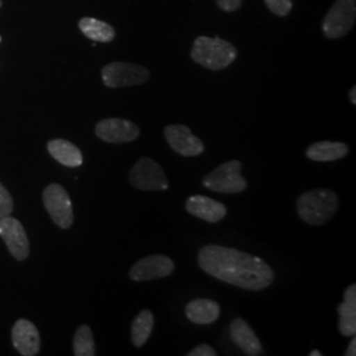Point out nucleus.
Returning <instances> with one entry per match:
<instances>
[{
    "label": "nucleus",
    "mask_w": 356,
    "mask_h": 356,
    "mask_svg": "<svg viewBox=\"0 0 356 356\" xmlns=\"http://www.w3.org/2000/svg\"><path fill=\"white\" fill-rule=\"evenodd\" d=\"M1 6H3V1H1V0H0V8H1Z\"/></svg>",
    "instance_id": "nucleus-30"
},
{
    "label": "nucleus",
    "mask_w": 356,
    "mask_h": 356,
    "mask_svg": "<svg viewBox=\"0 0 356 356\" xmlns=\"http://www.w3.org/2000/svg\"><path fill=\"white\" fill-rule=\"evenodd\" d=\"M346 355H347V356H355L356 355L355 335H354V337H353V341H351V343L348 344V347H347V351H346Z\"/></svg>",
    "instance_id": "nucleus-27"
},
{
    "label": "nucleus",
    "mask_w": 356,
    "mask_h": 356,
    "mask_svg": "<svg viewBox=\"0 0 356 356\" xmlns=\"http://www.w3.org/2000/svg\"><path fill=\"white\" fill-rule=\"evenodd\" d=\"M81 32L92 41L97 42H111L115 38V29L110 24L92 19L83 17L78 23Z\"/></svg>",
    "instance_id": "nucleus-20"
},
{
    "label": "nucleus",
    "mask_w": 356,
    "mask_h": 356,
    "mask_svg": "<svg viewBox=\"0 0 356 356\" xmlns=\"http://www.w3.org/2000/svg\"><path fill=\"white\" fill-rule=\"evenodd\" d=\"M0 236L16 260L23 261L29 256V241L20 220L11 216L0 218Z\"/></svg>",
    "instance_id": "nucleus-9"
},
{
    "label": "nucleus",
    "mask_w": 356,
    "mask_h": 356,
    "mask_svg": "<svg viewBox=\"0 0 356 356\" xmlns=\"http://www.w3.org/2000/svg\"><path fill=\"white\" fill-rule=\"evenodd\" d=\"M236 57V48L223 38L200 36L191 49L193 61L210 70H222L232 64Z\"/></svg>",
    "instance_id": "nucleus-3"
},
{
    "label": "nucleus",
    "mask_w": 356,
    "mask_h": 356,
    "mask_svg": "<svg viewBox=\"0 0 356 356\" xmlns=\"http://www.w3.org/2000/svg\"><path fill=\"white\" fill-rule=\"evenodd\" d=\"M198 264L207 275L245 291H263L275 279L267 263L252 254L223 245H204Z\"/></svg>",
    "instance_id": "nucleus-1"
},
{
    "label": "nucleus",
    "mask_w": 356,
    "mask_h": 356,
    "mask_svg": "<svg viewBox=\"0 0 356 356\" xmlns=\"http://www.w3.org/2000/svg\"><path fill=\"white\" fill-rule=\"evenodd\" d=\"M73 347L74 355L76 356H94L97 354L92 331L88 325H82L78 327L74 334Z\"/></svg>",
    "instance_id": "nucleus-22"
},
{
    "label": "nucleus",
    "mask_w": 356,
    "mask_h": 356,
    "mask_svg": "<svg viewBox=\"0 0 356 356\" xmlns=\"http://www.w3.org/2000/svg\"><path fill=\"white\" fill-rule=\"evenodd\" d=\"M164 135L170 148L178 154H182L185 157H195L204 153V141L194 136L191 128L186 126H168L164 129Z\"/></svg>",
    "instance_id": "nucleus-12"
},
{
    "label": "nucleus",
    "mask_w": 356,
    "mask_h": 356,
    "mask_svg": "<svg viewBox=\"0 0 356 356\" xmlns=\"http://www.w3.org/2000/svg\"><path fill=\"white\" fill-rule=\"evenodd\" d=\"M339 331L343 337H354L356 332V285H350L344 292L343 302L338 306Z\"/></svg>",
    "instance_id": "nucleus-17"
},
{
    "label": "nucleus",
    "mask_w": 356,
    "mask_h": 356,
    "mask_svg": "<svg viewBox=\"0 0 356 356\" xmlns=\"http://www.w3.org/2000/svg\"><path fill=\"white\" fill-rule=\"evenodd\" d=\"M220 10L226 13H234L242 6L243 0H216Z\"/></svg>",
    "instance_id": "nucleus-26"
},
{
    "label": "nucleus",
    "mask_w": 356,
    "mask_h": 356,
    "mask_svg": "<svg viewBox=\"0 0 356 356\" xmlns=\"http://www.w3.org/2000/svg\"><path fill=\"white\" fill-rule=\"evenodd\" d=\"M175 272V263L165 254H151L138 261L129 270L134 281H149L168 277Z\"/></svg>",
    "instance_id": "nucleus-11"
},
{
    "label": "nucleus",
    "mask_w": 356,
    "mask_h": 356,
    "mask_svg": "<svg viewBox=\"0 0 356 356\" xmlns=\"http://www.w3.org/2000/svg\"><path fill=\"white\" fill-rule=\"evenodd\" d=\"M310 356H321L322 354H321V351H318V350H314V351H312L310 354H309Z\"/></svg>",
    "instance_id": "nucleus-29"
},
{
    "label": "nucleus",
    "mask_w": 356,
    "mask_h": 356,
    "mask_svg": "<svg viewBox=\"0 0 356 356\" xmlns=\"http://www.w3.org/2000/svg\"><path fill=\"white\" fill-rule=\"evenodd\" d=\"M13 210V201L10 191L0 184V218L11 216Z\"/></svg>",
    "instance_id": "nucleus-24"
},
{
    "label": "nucleus",
    "mask_w": 356,
    "mask_h": 356,
    "mask_svg": "<svg viewBox=\"0 0 356 356\" xmlns=\"http://www.w3.org/2000/svg\"><path fill=\"white\" fill-rule=\"evenodd\" d=\"M0 41H1V38H0Z\"/></svg>",
    "instance_id": "nucleus-31"
},
{
    "label": "nucleus",
    "mask_w": 356,
    "mask_h": 356,
    "mask_svg": "<svg viewBox=\"0 0 356 356\" xmlns=\"http://www.w3.org/2000/svg\"><path fill=\"white\" fill-rule=\"evenodd\" d=\"M338 207V195L329 189L305 191L297 200L298 216L310 226H322L330 222Z\"/></svg>",
    "instance_id": "nucleus-2"
},
{
    "label": "nucleus",
    "mask_w": 356,
    "mask_h": 356,
    "mask_svg": "<svg viewBox=\"0 0 356 356\" xmlns=\"http://www.w3.org/2000/svg\"><path fill=\"white\" fill-rule=\"evenodd\" d=\"M186 210L191 216L204 219L209 223H218L226 214V206L206 195H193L186 201Z\"/></svg>",
    "instance_id": "nucleus-14"
},
{
    "label": "nucleus",
    "mask_w": 356,
    "mask_h": 356,
    "mask_svg": "<svg viewBox=\"0 0 356 356\" xmlns=\"http://www.w3.org/2000/svg\"><path fill=\"white\" fill-rule=\"evenodd\" d=\"M188 319L197 325L214 323L220 316V306L209 298H197L185 307Z\"/></svg>",
    "instance_id": "nucleus-16"
},
{
    "label": "nucleus",
    "mask_w": 356,
    "mask_h": 356,
    "mask_svg": "<svg viewBox=\"0 0 356 356\" xmlns=\"http://www.w3.org/2000/svg\"><path fill=\"white\" fill-rule=\"evenodd\" d=\"M204 188L216 193L238 194L247 189L248 184L242 176V163L232 160L218 166L202 181Z\"/></svg>",
    "instance_id": "nucleus-4"
},
{
    "label": "nucleus",
    "mask_w": 356,
    "mask_h": 356,
    "mask_svg": "<svg viewBox=\"0 0 356 356\" xmlns=\"http://www.w3.org/2000/svg\"><path fill=\"white\" fill-rule=\"evenodd\" d=\"M48 152L60 164L69 168L82 165L83 156L76 145L64 139H54L48 143Z\"/></svg>",
    "instance_id": "nucleus-18"
},
{
    "label": "nucleus",
    "mask_w": 356,
    "mask_h": 356,
    "mask_svg": "<svg viewBox=\"0 0 356 356\" xmlns=\"http://www.w3.org/2000/svg\"><path fill=\"white\" fill-rule=\"evenodd\" d=\"M348 145L338 141H319L307 148L306 156L313 161L329 163L343 159L348 153Z\"/></svg>",
    "instance_id": "nucleus-19"
},
{
    "label": "nucleus",
    "mask_w": 356,
    "mask_h": 356,
    "mask_svg": "<svg viewBox=\"0 0 356 356\" xmlns=\"http://www.w3.org/2000/svg\"><path fill=\"white\" fill-rule=\"evenodd\" d=\"M154 316L151 310H143L136 316L131 326V338L134 346L141 347L147 343L152 334Z\"/></svg>",
    "instance_id": "nucleus-21"
},
{
    "label": "nucleus",
    "mask_w": 356,
    "mask_h": 356,
    "mask_svg": "<svg viewBox=\"0 0 356 356\" xmlns=\"http://www.w3.org/2000/svg\"><path fill=\"white\" fill-rule=\"evenodd\" d=\"M266 4L269 11L277 16H286L292 11V0H266Z\"/></svg>",
    "instance_id": "nucleus-23"
},
{
    "label": "nucleus",
    "mask_w": 356,
    "mask_h": 356,
    "mask_svg": "<svg viewBox=\"0 0 356 356\" xmlns=\"http://www.w3.org/2000/svg\"><path fill=\"white\" fill-rule=\"evenodd\" d=\"M129 182L134 188L144 191H160L168 189V178L160 164L148 157L140 160L129 170Z\"/></svg>",
    "instance_id": "nucleus-7"
},
{
    "label": "nucleus",
    "mask_w": 356,
    "mask_h": 356,
    "mask_svg": "<svg viewBox=\"0 0 356 356\" xmlns=\"http://www.w3.org/2000/svg\"><path fill=\"white\" fill-rule=\"evenodd\" d=\"M95 134L106 143H129L136 140L140 135V128L127 119L110 118L103 119L95 126Z\"/></svg>",
    "instance_id": "nucleus-10"
},
{
    "label": "nucleus",
    "mask_w": 356,
    "mask_h": 356,
    "mask_svg": "<svg viewBox=\"0 0 356 356\" xmlns=\"http://www.w3.org/2000/svg\"><path fill=\"white\" fill-rule=\"evenodd\" d=\"M216 351L209 344H200L194 347L188 356H216Z\"/></svg>",
    "instance_id": "nucleus-25"
},
{
    "label": "nucleus",
    "mask_w": 356,
    "mask_h": 356,
    "mask_svg": "<svg viewBox=\"0 0 356 356\" xmlns=\"http://www.w3.org/2000/svg\"><path fill=\"white\" fill-rule=\"evenodd\" d=\"M151 73L147 67L129 63H111L102 69L103 83L110 89L129 88L147 82Z\"/></svg>",
    "instance_id": "nucleus-5"
},
{
    "label": "nucleus",
    "mask_w": 356,
    "mask_h": 356,
    "mask_svg": "<svg viewBox=\"0 0 356 356\" xmlns=\"http://www.w3.org/2000/svg\"><path fill=\"white\" fill-rule=\"evenodd\" d=\"M356 0H337L323 20V33L327 38H341L355 23Z\"/></svg>",
    "instance_id": "nucleus-8"
},
{
    "label": "nucleus",
    "mask_w": 356,
    "mask_h": 356,
    "mask_svg": "<svg viewBox=\"0 0 356 356\" xmlns=\"http://www.w3.org/2000/svg\"><path fill=\"white\" fill-rule=\"evenodd\" d=\"M13 342L20 355H38L41 344L38 327L28 319L16 321L13 327Z\"/></svg>",
    "instance_id": "nucleus-13"
},
{
    "label": "nucleus",
    "mask_w": 356,
    "mask_h": 356,
    "mask_svg": "<svg viewBox=\"0 0 356 356\" xmlns=\"http://www.w3.org/2000/svg\"><path fill=\"white\" fill-rule=\"evenodd\" d=\"M229 335L232 342L236 344L245 355L257 356L263 353V346L256 337L252 327L245 322V319H234L229 325Z\"/></svg>",
    "instance_id": "nucleus-15"
},
{
    "label": "nucleus",
    "mask_w": 356,
    "mask_h": 356,
    "mask_svg": "<svg viewBox=\"0 0 356 356\" xmlns=\"http://www.w3.org/2000/svg\"><path fill=\"white\" fill-rule=\"evenodd\" d=\"M42 201L53 222L60 229H69L73 225V204L67 191L61 185H48L42 193Z\"/></svg>",
    "instance_id": "nucleus-6"
},
{
    "label": "nucleus",
    "mask_w": 356,
    "mask_h": 356,
    "mask_svg": "<svg viewBox=\"0 0 356 356\" xmlns=\"http://www.w3.org/2000/svg\"><path fill=\"white\" fill-rule=\"evenodd\" d=\"M350 101L353 104H356V88L354 86L350 91Z\"/></svg>",
    "instance_id": "nucleus-28"
}]
</instances>
